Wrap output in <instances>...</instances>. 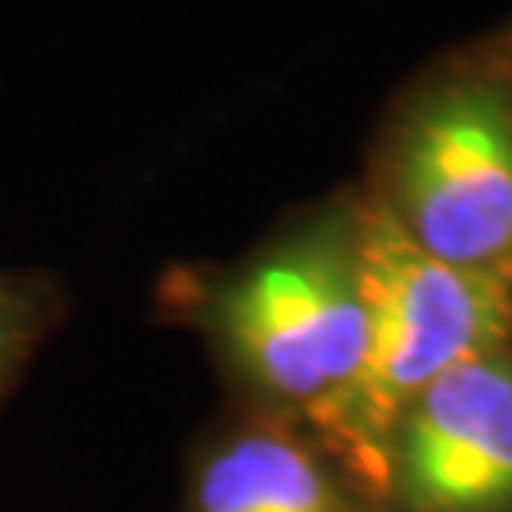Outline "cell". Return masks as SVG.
Wrapping results in <instances>:
<instances>
[{
	"label": "cell",
	"mask_w": 512,
	"mask_h": 512,
	"mask_svg": "<svg viewBox=\"0 0 512 512\" xmlns=\"http://www.w3.org/2000/svg\"><path fill=\"white\" fill-rule=\"evenodd\" d=\"M361 285V368L311 437L380 509L406 406L463 361L512 346V277L444 266L361 198Z\"/></svg>",
	"instance_id": "2"
},
{
	"label": "cell",
	"mask_w": 512,
	"mask_h": 512,
	"mask_svg": "<svg viewBox=\"0 0 512 512\" xmlns=\"http://www.w3.org/2000/svg\"><path fill=\"white\" fill-rule=\"evenodd\" d=\"M160 308L198 330L251 414L311 433L365 353L361 198H334L232 266L164 277Z\"/></svg>",
	"instance_id": "1"
},
{
	"label": "cell",
	"mask_w": 512,
	"mask_h": 512,
	"mask_svg": "<svg viewBox=\"0 0 512 512\" xmlns=\"http://www.w3.org/2000/svg\"><path fill=\"white\" fill-rule=\"evenodd\" d=\"M365 198L429 258L512 277V92L497 54L406 95Z\"/></svg>",
	"instance_id": "3"
},
{
	"label": "cell",
	"mask_w": 512,
	"mask_h": 512,
	"mask_svg": "<svg viewBox=\"0 0 512 512\" xmlns=\"http://www.w3.org/2000/svg\"><path fill=\"white\" fill-rule=\"evenodd\" d=\"M179 512H380L300 425L243 414L198 444Z\"/></svg>",
	"instance_id": "5"
},
{
	"label": "cell",
	"mask_w": 512,
	"mask_h": 512,
	"mask_svg": "<svg viewBox=\"0 0 512 512\" xmlns=\"http://www.w3.org/2000/svg\"><path fill=\"white\" fill-rule=\"evenodd\" d=\"M497 65H501V73H505V80H509V92H512V46L497 54Z\"/></svg>",
	"instance_id": "7"
},
{
	"label": "cell",
	"mask_w": 512,
	"mask_h": 512,
	"mask_svg": "<svg viewBox=\"0 0 512 512\" xmlns=\"http://www.w3.org/2000/svg\"><path fill=\"white\" fill-rule=\"evenodd\" d=\"M65 315V293L42 270L0 266V406L12 399L42 342Z\"/></svg>",
	"instance_id": "6"
},
{
	"label": "cell",
	"mask_w": 512,
	"mask_h": 512,
	"mask_svg": "<svg viewBox=\"0 0 512 512\" xmlns=\"http://www.w3.org/2000/svg\"><path fill=\"white\" fill-rule=\"evenodd\" d=\"M380 512H512V346L463 361L406 406Z\"/></svg>",
	"instance_id": "4"
}]
</instances>
